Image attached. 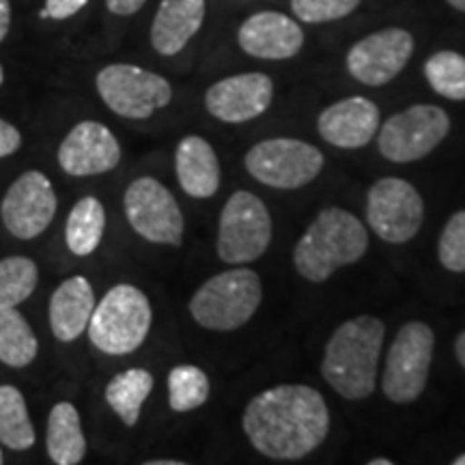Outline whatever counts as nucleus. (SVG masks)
I'll use <instances>...</instances> for the list:
<instances>
[{"label":"nucleus","mask_w":465,"mask_h":465,"mask_svg":"<svg viewBox=\"0 0 465 465\" xmlns=\"http://www.w3.org/2000/svg\"><path fill=\"white\" fill-rule=\"evenodd\" d=\"M209 377L194 364H179L168 373V403L173 411H192L207 403Z\"/></svg>","instance_id":"obj_27"},{"label":"nucleus","mask_w":465,"mask_h":465,"mask_svg":"<svg viewBox=\"0 0 465 465\" xmlns=\"http://www.w3.org/2000/svg\"><path fill=\"white\" fill-rule=\"evenodd\" d=\"M89 0H45V11L52 20H67L78 14Z\"/></svg>","instance_id":"obj_32"},{"label":"nucleus","mask_w":465,"mask_h":465,"mask_svg":"<svg viewBox=\"0 0 465 465\" xmlns=\"http://www.w3.org/2000/svg\"><path fill=\"white\" fill-rule=\"evenodd\" d=\"M427 83L438 95L452 102L465 100V56L452 50L435 52L424 63Z\"/></svg>","instance_id":"obj_28"},{"label":"nucleus","mask_w":465,"mask_h":465,"mask_svg":"<svg viewBox=\"0 0 465 465\" xmlns=\"http://www.w3.org/2000/svg\"><path fill=\"white\" fill-rule=\"evenodd\" d=\"M369 250L362 220L341 207L319 212L293 250V265L311 282L328 281L341 267L360 261Z\"/></svg>","instance_id":"obj_3"},{"label":"nucleus","mask_w":465,"mask_h":465,"mask_svg":"<svg viewBox=\"0 0 465 465\" xmlns=\"http://www.w3.org/2000/svg\"><path fill=\"white\" fill-rule=\"evenodd\" d=\"M9 25H11L9 0H0V42H3V39L7 37Z\"/></svg>","instance_id":"obj_35"},{"label":"nucleus","mask_w":465,"mask_h":465,"mask_svg":"<svg viewBox=\"0 0 465 465\" xmlns=\"http://www.w3.org/2000/svg\"><path fill=\"white\" fill-rule=\"evenodd\" d=\"M45 449L56 465H75L86 455V440L80 414L72 403H56L48 416Z\"/></svg>","instance_id":"obj_22"},{"label":"nucleus","mask_w":465,"mask_h":465,"mask_svg":"<svg viewBox=\"0 0 465 465\" xmlns=\"http://www.w3.org/2000/svg\"><path fill=\"white\" fill-rule=\"evenodd\" d=\"M37 336L15 308H0V362L25 369L37 358Z\"/></svg>","instance_id":"obj_25"},{"label":"nucleus","mask_w":465,"mask_h":465,"mask_svg":"<svg viewBox=\"0 0 465 465\" xmlns=\"http://www.w3.org/2000/svg\"><path fill=\"white\" fill-rule=\"evenodd\" d=\"M37 265L28 257L0 261V308H15L37 287Z\"/></svg>","instance_id":"obj_29"},{"label":"nucleus","mask_w":465,"mask_h":465,"mask_svg":"<svg viewBox=\"0 0 465 465\" xmlns=\"http://www.w3.org/2000/svg\"><path fill=\"white\" fill-rule=\"evenodd\" d=\"M263 300V284L257 272L235 267L209 278L192 295L190 312L194 322L213 332H232L246 325Z\"/></svg>","instance_id":"obj_4"},{"label":"nucleus","mask_w":465,"mask_h":465,"mask_svg":"<svg viewBox=\"0 0 465 465\" xmlns=\"http://www.w3.org/2000/svg\"><path fill=\"white\" fill-rule=\"evenodd\" d=\"M274 100L270 75L250 72L237 74L212 84L205 93L207 113L224 124H246L257 119Z\"/></svg>","instance_id":"obj_15"},{"label":"nucleus","mask_w":465,"mask_h":465,"mask_svg":"<svg viewBox=\"0 0 465 465\" xmlns=\"http://www.w3.org/2000/svg\"><path fill=\"white\" fill-rule=\"evenodd\" d=\"M435 334L427 323L407 322L388 349L381 388L397 405L414 403L422 397L431 373Z\"/></svg>","instance_id":"obj_6"},{"label":"nucleus","mask_w":465,"mask_h":465,"mask_svg":"<svg viewBox=\"0 0 465 465\" xmlns=\"http://www.w3.org/2000/svg\"><path fill=\"white\" fill-rule=\"evenodd\" d=\"M144 3H147V0H106L108 9L113 11L114 15H132V14H136V11L141 9Z\"/></svg>","instance_id":"obj_34"},{"label":"nucleus","mask_w":465,"mask_h":465,"mask_svg":"<svg viewBox=\"0 0 465 465\" xmlns=\"http://www.w3.org/2000/svg\"><path fill=\"white\" fill-rule=\"evenodd\" d=\"M121 162V144L106 125L83 121L69 130L58 147V164L72 177H93L116 168Z\"/></svg>","instance_id":"obj_16"},{"label":"nucleus","mask_w":465,"mask_h":465,"mask_svg":"<svg viewBox=\"0 0 465 465\" xmlns=\"http://www.w3.org/2000/svg\"><path fill=\"white\" fill-rule=\"evenodd\" d=\"M414 54V37L405 28H383L360 39L347 52V72L366 86H383L403 72Z\"/></svg>","instance_id":"obj_13"},{"label":"nucleus","mask_w":465,"mask_h":465,"mask_svg":"<svg viewBox=\"0 0 465 465\" xmlns=\"http://www.w3.org/2000/svg\"><path fill=\"white\" fill-rule=\"evenodd\" d=\"M243 164L259 183L278 190H298L315 182L325 160L311 143L298 138H267L248 151Z\"/></svg>","instance_id":"obj_9"},{"label":"nucleus","mask_w":465,"mask_h":465,"mask_svg":"<svg viewBox=\"0 0 465 465\" xmlns=\"http://www.w3.org/2000/svg\"><path fill=\"white\" fill-rule=\"evenodd\" d=\"M0 444L11 450H28L35 444L26 401L14 386H0Z\"/></svg>","instance_id":"obj_26"},{"label":"nucleus","mask_w":465,"mask_h":465,"mask_svg":"<svg viewBox=\"0 0 465 465\" xmlns=\"http://www.w3.org/2000/svg\"><path fill=\"white\" fill-rule=\"evenodd\" d=\"M446 3H449L452 9H457V11H465V0H446Z\"/></svg>","instance_id":"obj_37"},{"label":"nucleus","mask_w":465,"mask_h":465,"mask_svg":"<svg viewBox=\"0 0 465 465\" xmlns=\"http://www.w3.org/2000/svg\"><path fill=\"white\" fill-rule=\"evenodd\" d=\"M237 42L246 54L265 61L293 58L304 45V31L289 15L278 11H261L240 26Z\"/></svg>","instance_id":"obj_18"},{"label":"nucleus","mask_w":465,"mask_h":465,"mask_svg":"<svg viewBox=\"0 0 465 465\" xmlns=\"http://www.w3.org/2000/svg\"><path fill=\"white\" fill-rule=\"evenodd\" d=\"M22 144V136L17 132V127H14L7 121L0 119V158H7V155L15 153Z\"/></svg>","instance_id":"obj_33"},{"label":"nucleus","mask_w":465,"mask_h":465,"mask_svg":"<svg viewBox=\"0 0 465 465\" xmlns=\"http://www.w3.org/2000/svg\"><path fill=\"white\" fill-rule=\"evenodd\" d=\"M369 465H392L391 459H373V461H369Z\"/></svg>","instance_id":"obj_38"},{"label":"nucleus","mask_w":465,"mask_h":465,"mask_svg":"<svg viewBox=\"0 0 465 465\" xmlns=\"http://www.w3.org/2000/svg\"><path fill=\"white\" fill-rule=\"evenodd\" d=\"M127 223L143 240L164 246H182L183 216L173 192L153 177H141L125 190Z\"/></svg>","instance_id":"obj_12"},{"label":"nucleus","mask_w":465,"mask_h":465,"mask_svg":"<svg viewBox=\"0 0 465 465\" xmlns=\"http://www.w3.org/2000/svg\"><path fill=\"white\" fill-rule=\"evenodd\" d=\"M386 336L381 319L360 315L341 323L323 351L322 375L347 401L371 397L377 386V371Z\"/></svg>","instance_id":"obj_2"},{"label":"nucleus","mask_w":465,"mask_h":465,"mask_svg":"<svg viewBox=\"0 0 465 465\" xmlns=\"http://www.w3.org/2000/svg\"><path fill=\"white\" fill-rule=\"evenodd\" d=\"M242 427L254 450L276 461H298L323 444L330 410L306 383H282L257 394L243 410Z\"/></svg>","instance_id":"obj_1"},{"label":"nucleus","mask_w":465,"mask_h":465,"mask_svg":"<svg viewBox=\"0 0 465 465\" xmlns=\"http://www.w3.org/2000/svg\"><path fill=\"white\" fill-rule=\"evenodd\" d=\"M151 304L134 284H116L97 302L89 322V339L108 356L136 351L151 330Z\"/></svg>","instance_id":"obj_5"},{"label":"nucleus","mask_w":465,"mask_h":465,"mask_svg":"<svg viewBox=\"0 0 465 465\" xmlns=\"http://www.w3.org/2000/svg\"><path fill=\"white\" fill-rule=\"evenodd\" d=\"M95 83L104 104L125 119H149L155 110L168 106L173 100L166 78L125 63L104 67Z\"/></svg>","instance_id":"obj_10"},{"label":"nucleus","mask_w":465,"mask_h":465,"mask_svg":"<svg viewBox=\"0 0 465 465\" xmlns=\"http://www.w3.org/2000/svg\"><path fill=\"white\" fill-rule=\"evenodd\" d=\"M438 259L452 274L465 272V209L452 213L440 235Z\"/></svg>","instance_id":"obj_30"},{"label":"nucleus","mask_w":465,"mask_h":465,"mask_svg":"<svg viewBox=\"0 0 465 465\" xmlns=\"http://www.w3.org/2000/svg\"><path fill=\"white\" fill-rule=\"evenodd\" d=\"M274 226L265 203L252 192L240 190L224 203L218 226V257L226 265H246L263 257Z\"/></svg>","instance_id":"obj_7"},{"label":"nucleus","mask_w":465,"mask_h":465,"mask_svg":"<svg viewBox=\"0 0 465 465\" xmlns=\"http://www.w3.org/2000/svg\"><path fill=\"white\" fill-rule=\"evenodd\" d=\"M360 0H291V9L306 25H325L351 14Z\"/></svg>","instance_id":"obj_31"},{"label":"nucleus","mask_w":465,"mask_h":465,"mask_svg":"<svg viewBox=\"0 0 465 465\" xmlns=\"http://www.w3.org/2000/svg\"><path fill=\"white\" fill-rule=\"evenodd\" d=\"M449 132L450 119L446 110L431 104H416L380 125L377 149L394 164H410L427 158Z\"/></svg>","instance_id":"obj_8"},{"label":"nucleus","mask_w":465,"mask_h":465,"mask_svg":"<svg viewBox=\"0 0 465 465\" xmlns=\"http://www.w3.org/2000/svg\"><path fill=\"white\" fill-rule=\"evenodd\" d=\"M3 461H5V459H3V450H0V465H3Z\"/></svg>","instance_id":"obj_43"},{"label":"nucleus","mask_w":465,"mask_h":465,"mask_svg":"<svg viewBox=\"0 0 465 465\" xmlns=\"http://www.w3.org/2000/svg\"><path fill=\"white\" fill-rule=\"evenodd\" d=\"M39 17H42V20H48V17H50L48 11H45V7H44L42 11H39Z\"/></svg>","instance_id":"obj_41"},{"label":"nucleus","mask_w":465,"mask_h":465,"mask_svg":"<svg viewBox=\"0 0 465 465\" xmlns=\"http://www.w3.org/2000/svg\"><path fill=\"white\" fill-rule=\"evenodd\" d=\"M95 293L83 276L67 278L58 284L50 300V328L61 342H72L89 328Z\"/></svg>","instance_id":"obj_20"},{"label":"nucleus","mask_w":465,"mask_h":465,"mask_svg":"<svg viewBox=\"0 0 465 465\" xmlns=\"http://www.w3.org/2000/svg\"><path fill=\"white\" fill-rule=\"evenodd\" d=\"M106 229V212L95 196H84L75 203L67 216L65 242L75 257H89L102 243Z\"/></svg>","instance_id":"obj_23"},{"label":"nucleus","mask_w":465,"mask_h":465,"mask_svg":"<svg viewBox=\"0 0 465 465\" xmlns=\"http://www.w3.org/2000/svg\"><path fill=\"white\" fill-rule=\"evenodd\" d=\"M149 465H182V461H174V459H168V461H149Z\"/></svg>","instance_id":"obj_39"},{"label":"nucleus","mask_w":465,"mask_h":465,"mask_svg":"<svg viewBox=\"0 0 465 465\" xmlns=\"http://www.w3.org/2000/svg\"><path fill=\"white\" fill-rule=\"evenodd\" d=\"M153 391V375L144 369H127L114 375L106 386V401L116 416L127 427H134L141 418L143 403Z\"/></svg>","instance_id":"obj_24"},{"label":"nucleus","mask_w":465,"mask_h":465,"mask_svg":"<svg viewBox=\"0 0 465 465\" xmlns=\"http://www.w3.org/2000/svg\"><path fill=\"white\" fill-rule=\"evenodd\" d=\"M174 171L183 192L192 199H212L220 188L218 155L201 136H185L177 144Z\"/></svg>","instance_id":"obj_21"},{"label":"nucleus","mask_w":465,"mask_h":465,"mask_svg":"<svg viewBox=\"0 0 465 465\" xmlns=\"http://www.w3.org/2000/svg\"><path fill=\"white\" fill-rule=\"evenodd\" d=\"M3 223L17 240H33L48 229L56 213V194L50 179L28 171L11 183L3 201Z\"/></svg>","instance_id":"obj_14"},{"label":"nucleus","mask_w":465,"mask_h":465,"mask_svg":"<svg viewBox=\"0 0 465 465\" xmlns=\"http://www.w3.org/2000/svg\"><path fill=\"white\" fill-rule=\"evenodd\" d=\"M381 125L380 108L366 97H347L319 114L317 130L325 143L339 149L366 147Z\"/></svg>","instance_id":"obj_17"},{"label":"nucleus","mask_w":465,"mask_h":465,"mask_svg":"<svg viewBox=\"0 0 465 465\" xmlns=\"http://www.w3.org/2000/svg\"><path fill=\"white\" fill-rule=\"evenodd\" d=\"M3 80H5V72H3V65H0V84H3Z\"/></svg>","instance_id":"obj_42"},{"label":"nucleus","mask_w":465,"mask_h":465,"mask_svg":"<svg viewBox=\"0 0 465 465\" xmlns=\"http://www.w3.org/2000/svg\"><path fill=\"white\" fill-rule=\"evenodd\" d=\"M452 463H455V465H465V452H463V455H459Z\"/></svg>","instance_id":"obj_40"},{"label":"nucleus","mask_w":465,"mask_h":465,"mask_svg":"<svg viewBox=\"0 0 465 465\" xmlns=\"http://www.w3.org/2000/svg\"><path fill=\"white\" fill-rule=\"evenodd\" d=\"M205 20V0H162L151 26V44L162 56L179 54Z\"/></svg>","instance_id":"obj_19"},{"label":"nucleus","mask_w":465,"mask_h":465,"mask_svg":"<svg viewBox=\"0 0 465 465\" xmlns=\"http://www.w3.org/2000/svg\"><path fill=\"white\" fill-rule=\"evenodd\" d=\"M455 353H457L459 364H461L463 369H465V330H463L461 334L457 336V341H455Z\"/></svg>","instance_id":"obj_36"},{"label":"nucleus","mask_w":465,"mask_h":465,"mask_svg":"<svg viewBox=\"0 0 465 465\" xmlns=\"http://www.w3.org/2000/svg\"><path fill=\"white\" fill-rule=\"evenodd\" d=\"M424 220L422 196L410 182L383 177L371 185L366 196V223L388 243H405L420 231Z\"/></svg>","instance_id":"obj_11"}]
</instances>
